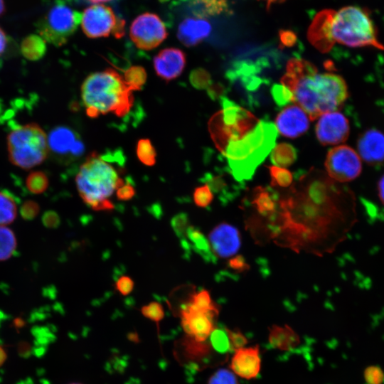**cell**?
Here are the masks:
<instances>
[{"label":"cell","mask_w":384,"mask_h":384,"mask_svg":"<svg viewBox=\"0 0 384 384\" xmlns=\"http://www.w3.org/2000/svg\"><path fill=\"white\" fill-rule=\"evenodd\" d=\"M275 196L274 213L250 232L257 242L321 256L333 252L357 221L352 191L321 171L311 169Z\"/></svg>","instance_id":"obj_1"},{"label":"cell","mask_w":384,"mask_h":384,"mask_svg":"<svg viewBox=\"0 0 384 384\" xmlns=\"http://www.w3.org/2000/svg\"><path fill=\"white\" fill-rule=\"evenodd\" d=\"M222 105L209 122L210 136L233 178L238 181L249 180L274 147L277 129L272 122L257 118L225 97L222 98Z\"/></svg>","instance_id":"obj_2"},{"label":"cell","mask_w":384,"mask_h":384,"mask_svg":"<svg viewBox=\"0 0 384 384\" xmlns=\"http://www.w3.org/2000/svg\"><path fill=\"white\" fill-rule=\"evenodd\" d=\"M281 85L291 94V102L314 120L339 110L348 96L343 78L331 73H318L316 66L304 59L292 58L286 66Z\"/></svg>","instance_id":"obj_3"},{"label":"cell","mask_w":384,"mask_h":384,"mask_svg":"<svg viewBox=\"0 0 384 384\" xmlns=\"http://www.w3.org/2000/svg\"><path fill=\"white\" fill-rule=\"evenodd\" d=\"M132 91L116 71L107 69L90 74L81 86V97L88 116L114 113L122 117L131 109Z\"/></svg>","instance_id":"obj_4"},{"label":"cell","mask_w":384,"mask_h":384,"mask_svg":"<svg viewBox=\"0 0 384 384\" xmlns=\"http://www.w3.org/2000/svg\"><path fill=\"white\" fill-rule=\"evenodd\" d=\"M75 183L81 198L95 210L112 209L114 205L109 198L124 184L113 166L97 155L81 165Z\"/></svg>","instance_id":"obj_5"},{"label":"cell","mask_w":384,"mask_h":384,"mask_svg":"<svg viewBox=\"0 0 384 384\" xmlns=\"http://www.w3.org/2000/svg\"><path fill=\"white\" fill-rule=\"evenodd\" d=\"M334 43L350 48L373 47L384 50L370 10L358 6H346L335 11L331 25Z\"/></svg>","instance_id":"obj_6"},{"label":"cell","mask_w":384,"mask_h":384,"mask_svg":"<svg viewBox=\"0 0 384 384\" xmlns=\"http://www.w3.org/2000/svg\"><path fill=\"white\" fill-rule=\"evenodd\" d=\"M6 144L9 161L23 169L42 164L50 151L46 132L36 123L13 129L7 136Z\"/></svg>","instance_id":"obj_7"},{"label":"cell","mask_w":384,"mask_h":384,"mask_svg":"<svg viewBox=\"0 0 384 384\" xmlns=\"http://www.w3.org/2000/svg\"><path fill=\"white\" fill-rule=\"evenodd\" d=\"M82 14L65 3L57 0L37 21L40 36L55 46L65 44L81 22Z\"/></svg>","instance_id":"obj_8"},{"label":"cell","mask_w":384,"mask_h":384,"mask_svg":"<svg viewBox=\"0 0 384 384\" xmlns=\"http://www.w3.org/2000/svg\"><path fill=\"white\" fill-rule=\"evenodd\" d=\"M80 23L84 33L91 38L107 37L112 33L116 37L124 34V21H118L113 10L103 4L87 8Z\"/></svg>","instance_id":"obj_9"},{"label":"cell","mask_w":384,"mask_h":384,"mask_svg":"<svg viewBox=\"0 0 384 384\" xmlns=\"http://www.w3.org/2000/svg\"><path fill=\"white\" fill-rule=\"evenodd\" d=\"M324 166L331 178L338 183H346L359 176L362 171V160L351 147L339 145L329 151Z\"/></svg>","instance_id":"obj_10"},{"label":"cell","mask_w":384,"mask_h":384,"mask_svg":"<svg viewBox=\"0 0 384 384\" xmlns=\"http://www.w3.org/2000/svg\"><path fill=\"white\" fill-rule=\"evenodd\" d=\"M129 35L137 48L151 50L166 38L168 33L164 23L158 15L146 12L132 21Z\"/></svg>","instance_id":"obj_11"},{"label":"cell","mask_w":384,"mask_h":384,"mask_svg":"<svg viewBox=\"0 0 384 384\" xmlns=\"http://www.w3.org/2000/svg\"><path fill=\"white\" fill-rule=\"evenodd\" d=\"M218 314L219 309H198L191 305L188 300L183 304L181 310V324L189 340L198 343L206 342L216 328L215 321Z\"/></svg>","instance_id":"obj_12"},{"label":"cell","mask_w":384,"mask_h":384,"mask_svg":"<svg viewBox=\"0 0 384 384\" xmlns=\"http://www.w3.org/2000/svg\"><path fill=\"white\" fill-rule=\"evenodd\" d=\"M350 132L347 118L338 111L321 114L316 125V135L324 146L336 145L344 142Z\"/></svg>","instance_id":"obj_13"},{"label":"cell","mask_w":384,"mask_h":384,"mask_svg":"<svg viewBox=\"0 0 384 384\" xmlns=\"http://www.w3.org/2000/svg\"><path fill=\"white\" fill-rule=\"evenodd\" d=\"M208 241L213 255L220 258L235 255L241 245L239 230L228 223L215 226L209 233Z\"/></svg>","instance_id":"obj_14"},{"label":"cell","mask_w":384,"mask_h":384,"mask_svg":"<svg viewBox=\"0 0 384 384\" xmlns=\"http://www.w3.org/2000/svg\"><path fill=\"white\" fill-rule=\"evenodd\" d=\"M261 364L260 346H245L233 351L230 369L237 377L249 380L258 376Z\"/></svg>","instance_id":"obj_15"},{"label":"cell","mask_w":384,"mask_h":384,"mask_svg":"<svg viewBox=\"0 0 384 384\" xmlns=\"http://www.w3.org/2000/svg\"><path fill=\"white\" fill-rule=\"evenodd\" d=\"M309 122L308 114L300 107L289 105L277 114L275 125L282 135L294 139L308 130Z\"/></svg>","instance_id":"obj_16"},{"label":"cell","mask_w":384,"mask_h":384,"mask_svg":"<svg viewBox=\"0 0 384 384\" xmlns=\"http://www.w3.org/2000/svg\"><path fill=\"white\" fill-rule=\"evenodd\" d=\"M335 11L333 9L321 11L308 29L309 42L321 53L329 52L334 45L331 36V25Z\"/></svg>","instance_id":"obj_17"},{"label":"cell","mask_w":384,"mask_h":384,"mask_svg":"<svg viewBox=\"0 0 384 384\" xmlns=\"http://www.w3.org/2000/svg\"><path fill=\"white\" fill-rule=\"evenodd\" d=\"M361 160L370 165L384 162V134L377 129H369L360 135L357 142Z\"/></svg>","instance_id":"obj_18"},{"label":"cell","mask_w":384,"mask_h":384,"mask_svg":"<svg viewBox=\"0 0 384 384\" xmlns=\"http://www.w3.org/2000/svg\"><path fill=\"white\" fill-rule=\"evenodd\" d=\"M185 65V54L178 48H165L154 58V66L156 74L166 81L179 76Z\"/></svg>","instance_id":"obj_19"},{"label":"cell","mask_w":384,"mask_h":384,"mask_svg":"<svg viewBox=\"0 0 384 384\" xmlns=\"http://www.w3.org/2000/svg\"><path fill=\"white\" fill-rule=\"evenodd\" d=\"M49 150L56 154L79 156L84 150L83 144L75 132L69 128L60 127L54 129L48 137Z\"/></svg>","instance_id":"obj_20"},{"label":"cell","mask_w":384,"mask_h":384,"mask_svg":"<svg viewBox=\"0 0 384 384\" xmlns=\"http://www.w3.org/2000/svg\"><path fill=\"white\" fill-rule=\"evenodd\" d=\"M211 31V25L204 18L188 17L181 22L177 36L184 46L191 47L201 43Z\"/></svg>","instance_id":"obj_21"},{"label":"cell","mask_w":384,"mask_h":384,"mask_svg":"<svg viewBox=\"0 0 384 384\" xmlns=\"http://www.w3.org/2000/svg\"><path fill=\"white\" fill-rule=\"evenodd\" d=\"M268 343L276 350L289 351L301 343L299 335L287 324H272L268 327Z\"/></svg>","instance_id":"obj_22"},{"label":"cell","mask_w":384,"mask_h":384,"mask_svg":"<svg viewBox=\"0 0 384 384\" xmlns=\"http://www.w3.org/2000/svg\"><path fill=\"white\" fill-rule=\"evenodd\" d=\"M188 8L194 17L204 19L229 11L227 0H189Z\"/></svg>","instance_id":"obj_23"},{"label":"cell","mask_w":384,"mask_h":384,"mask_svg":"<svg viewBox=\"0 0 384 384\" xmlns=\"http://www.w3.org/2000/svg\"><path fill=\"white\" fill-rule=\"evenodd\" d=\"M186 237L188 239L189 247H192L203 259L207 262L214 261L215 256L212 252L209 241L201 230L190 225L186 230Z\"/></svg>","instance_id":"obj_24"},{"label":"cell","mask_w":384,"mask_h":384,"mask_svg":"<svg viewBox=\"0 0 384 384\" xmlns=\"http://www.w3.org/2000/svg\"><path fill=\"white\" fill-rule=\"evenodd\" d=\"M20 50L26 59L38 60L46 54V41L39 35L30 34L23 39Z\"/></svg>","instance_id":"obj_25"},{"label":"cell","mask_w":384,"mask_h":384,"mask_svg":"<svg viewBox=\"0 0 384 384\" xmlns=\"http://www.w3.org/2000/svg\"><path fill=\"white\" fill-rule=\"evenodd\" d=\"M296 159L297 151L288 143H280L276 145L271 153V161L275 166L282 168L292 165Z\"/></svg>","instance_id":"obj_26"},{"label":"cell","mask_w":384,"mask_h":384,"mask_svg":"<svg viewBox=\"0 0 384 384\" xmlns=\"http://www.w3.org/2000/svg\"><path fill=\"white\" fill-rule=\"evenodd\" d=\"M18 213V206L14 197L8 192L0 191V225L13 223Z\"/></svg>","instance_id":"obj_27"},{"label":"cell","mask_w":384,"mask_h":384,"mask_svg":"<svg viewBox=\"0 0 384 384\" xmlns=\"http://www.w3.org/2000/svg\"><path fill=\"white\" fill-rule=\"evenodd\" d=\"M16 247L17 240L14 231L6 225H0V261L9 259Z\"/></svg>","instance_id":"obj_28"},{"label":"cell","mask_w":384,"mask_h":384,"mask_svg":"<svg viewBox=\"0 0 384 384\" xmlns=\"http://www.w3.org/2000/svg\"><path fill=\"white\" fill-rule=\"evenodd\" d=\"M271 178L270 186L273 188H287L293 182L292 174L287 169L277 166H267Z\"/></svg>","instance_id":"obj_29"},{"label":"cell","mask_w":384,"mask_h":384,"mask_svg":"<svg viewBox=\"0 0 384 384\" xmlns=\"http://www.w3.org/2000/svg\"><path fill=\"white\" fill-rule=\"evenodd\" d=\"M49 184L46 174L41 171L31 172L26 178V186L29 192L41 194L46 191Z\"/></svg>","instance_id":"obj_30"},{"label":"cell","mask_w":384,"mask_h":384,"mask_svg":"<svg viewBox=\"0 0 384 384\" xmlns=\"http://www.w3.org/2000/svg\"><path fill=\"white\" fill-rule=\"evenodd\" d=\"M124 79L133 90H139L146 82V74L142 67L132 66L125 71Z\"/></svg>","instance_id":"obj_31"},{"label":"cell","mask_w":384,"mask_h":384,"mask_svg":"<svg viewBox=\"0 0 384 384\" xmlns=\"http://www.w3.org/2000/svg\"><path fill=\"white\" fill-rule=\"evenodd\" d=\"M138 159L146 166H153L156 162V151L149 139H140L137 145Z\"/></svg>","instance_id":"obj_32"},{"label":"cell","mask_w":384,"mask_h":384,"mask_svg":"<svg viewBox=\"0 0 384 384\" xmlns=\"http://www.w3.org/2000/svg\"><path fill=\"white\" fill-rule=\"evenodd\" d=\"M188 302L194 307L201 310L218 309L216 304L212 300L210 293L206 289H202L198 292L191 294Z\"/></svg>","instance_id":"obj_33"},{"label":"cell","mask_w":384,"mask_h":384,"mask_svg":"<svg viewBox=\"0 0 384 384\" xmlns=\"http://www.w3.org/2000/svg\"><path fill=\"white\" fill-rule=\"evenodd\" d=\"M207 384H240L236 375L228 368H220L209 378Z\"/></svg>","instance_id":"obj_34"},{"label":"cell","mask_w":384,"mask_h":384,"mask_svg":"<svg viewBox=\"0 0 384 384\" xmlns=\"http://www.w3.org/2000/svg\"><path fill=\"white\" fill-rule=\"evenodd\" d=\"M209 338L211 347L215 351L224 353L230 350L229 341L225 330L215 328Z\"/></svg>","instance_id":"obj_35"},{"label":"cell","mask_w":384,"mask_h":384,"mask_svg":"<svg viewBox=\"0 0 384 384\" xmlns=\"http://www.w3.org/2000/svg\"><path fill=\"white\" fill-rule=\"evenodd\" d=\"M224 330L228 338L230 351H234L246 346L248 343L247 337L239 329H229L225 327Z\"/></svg>","instance_id":"obj_36"},{"label":"cell","mask_w":384,"mask_h":384,"mask_svg":"<svg viewBox=\"0 0 384 384\" xmlns=\"http://www.w3.org/2000/svg\"><path fill=\"white\" fill-rule=\"evenodd\" d=\"M213 200V193L207 184L198 186L193 192L195 204L200 208H206Z\"/></svg>","instance_id":"obj_37"},{"label":"cell","mask_w":384,"mask_h":384,"mask_svg":"<svg viewBox=\"0 0 384 384\" xmlns=\"http://www.w3.org/2000/svg\"><path fill=\"white\" fill-rule=\"evenodd\" d=\"M171 225L178 238L185 239L186 230L190 226L188 215L185 213H177L171 218Z\"/></svg>","instance_id":"obj_38"},{"label":"cell","mask_w":384,"mask_h":384,"mask_svg":"<svg viewBox=\"0 0 384 384\" xmlns=\"http://www.w3.org/2000/svg\"><path fill=\"white\" fill-rule=\"evenodd\" d=\"M142 314L146 318L158 324L164 317V311L161 304L152 302L141 309Z\"/></svg>","instance_id":"obj_39"},{"label":"cell","mask_w":384,"mask_h":384,"mask_svg":"<svg viewBox=\"0 0 384 384\" xmlns=\"http://www.w3.org/2000/svg\"><path fill=\"white\" fill-rule=\"evenodd\" d=\"M191 84L197 89H204L210 85L211 78L210 74L202 68L193 70L190 75Z\"/></svg>","instance_id":"obj_40"},{"label":"cell","mask_w":384,"mask_h":384,"mask_svg":"<svg viewBox=\"0 0 384 384\" xmlns=\"http://www.w3.org/2000/svg\"><path fill=\"white\" fill-rule=\"evenodd\" d=\"M364 378L367 384H382L384 380V373L377 366H370L364 370Z\"/></svg>","instance_id":"obj_41"},{"label":"cell","mask_w":384,"mask_h":384,"mask_svg":"<svg viewBox=\"0 0 384 384\" xmlns=\"http://www.w3.org/2000/svg\"><path fill=\"white\" fill-rule=\"evenodd\" d=\"M206 184L210 188L211 191L218 193L222 196L224 193L225 188L227 187V183L221 176H212L207 174L204 179Z\"/></svg>","instance_id":"obj_42"},{"label":"cell","mask_w":384,"mask_h":384,"mask_svg":"<svg viewBox=\"0 0 384 384\" xmlns=\"http://www.w3.org/2000/svg\"><path fill=\"white\" fill-rule=\"evenodd\" d=\"M40 212V206L34 201L28 200L25 201L21 208L20 213L24 220H31L37 217Z\"/></svg>","instance_id":"obj_43"},{"label":"cell","mask_w":384,"mask_h":384,"mask_svg":"<svg viewBox=\"0 0 384 384\" xmlns=\"http://www.w3.org/2000/svg\"><path fill=\"white\" fill-rule=\"evenodd\" d=\"M272 94L275 102L282 106L291 102V94L282 85H274L272 89Z\"/></svg>","instance_id":"obj_44"},{"label":"cell","mask_w":384,"mask_h":384,"mask_svg":"<svg viewBox=\"0 0 384 384\" xmlns=\"http://www.w3.org/2000/svg\"><path fill=\"white\" fill-rule=\"evenodd\" d=\"M134 282L128 276L120 277L115 283L117 290L122 295H127L133 290Z\"/></svg>","instance_id":"obj_45"},{"label":"cell","mask_w":384,"mask_h":384,"mask_svg":"<svg viewBox=\"0 0 384 384\" xmlns=\"http://www.w3.org/2000/svg\"><path fill=\"white\" fill-rule=\"evenodd\" d=\"M228 266L233 270L242 272L250 269L249 265L246 262L245 257L238 255L230 258L228 262Z\"/></svg>","instance_id":"obj_46"},{"label":"cell","mask_w":384,"mask_h":384,"mask_svg":"<svg viewBox=\"0 0 384 384\" xmlns=\"http://www.w3.org/2000/svg\"><path fill=\"white\" fill-rule=\"evenodd\" d=\"M42 223L48 228H56L60 223V218L56 212L48 210L42 216Z\"/></svg>","instance_id":"obj_47"},{"label":"cell","mask_w":384,"mask_h":384,"mask_svg":"<svg viewBox=\"0 0 384 384\" xmlns=\"http://www.w3.org/2000/svg\"><path fill=\"white\" fill-rule=\"evenodd\" d=\"M135 195L133 186L129 184H123L117 189V197L120 201H128Z\"/></svg>","instance_id":"obj_48"},{"label":"cell","mask_w":384,"mask_h":384,"mask_svg":"<svg viewBox=\"0 0 384 384\" xmlns=\"http://www.w3.org/2000/svg\"><path fill=\"white\" fill-rule=\"evenodd\" d=\"M279 38L282 45L287 47L294 45L297 41L296 35L289 31H281L279 32Z\"/></svg>","instance_id":"obj_49"},{"label":"cell","mask_w":384,"mask_h":384,"mask_svg":"<svg viewBox=\"0 0 384 384\" xmlns=\"http://www.w3.org/2000/svg\"><path fill=\"white\" fill-rule=\"evenodd\" d=\"M223 87L220 84H215L208 87V92L213 99L219 97L223 92Z\"/></svg>","instance_id":"obj_50"},{"label":"cell","mask_w":384,"mask_h":384,"mask_svg":"<svg viewBox=\"0 0 384 384\" xmlns=\"http://www.w3.org/2000/svg\"><path fill=\"white\" fill-rule=\"evenodd\" d=\"M9 43V37L0 27V56L6 52Z\"/></svg>","instance_id":"obj_51"},{"label":"cell","mask_w":384,"mask_h":384,"mask_svg":"<svg viewBox=\"0 0 384 384\" xmlns=\"http://www.w3.org/2000/svg\"><path fill=\"white\" fill-rule=\"evenodd\" d=\"M378 193L380 201L384 205V175H383L378 181Z\"/></svg>","instance_id":"obj_52"},{"label":"cell","mask_w":384,"mask_h":384,"mask_svg":"<svg viewBox=\"0 0 384 384\" xmlns=\"http://www.w3.org/2000/svg\"><path fill=\"white\" fill-rule=\"evenodd\" d=\"M6 357H7V355H6L5 349L3 348L1 345H0V367L6 361Z\"/></svg>","instance_id":"obj_53"},{"label":"cell","mask_w":384,"mask_h":384,"mask_svg":"<svg viewBox=\"0 0 384 384\" xmlns=\"http://www.w3.org/2000/svg\"><path fill=\"white\" fill-rule=\"evenodd\" d=\"M262 1H265L267 3V6L270 7L271 4H277V3H282L285 0H262Z\"/></svg>","instance_id":"obj_54"},{"label":"cell","mask_w":384,"mask_h":384,"mask_svg":"<svg viewBox=\"0 0 384 384\" xmlns=\"http://www.w3.org/2000/svg\"><path fill=\"white\" fill-rule=\"evenodd\" d=\"M4 10L5 6L4 0H0V15H1L4 12Z\"/></svg>","instance_id":"obj_55"},{"label":"cell","mask_w":384,"mask_h":384,"mask_svg":"<svg viewBox=\"0 0 384 384\" xmlns=\"http://www.w3.org/2000/svg\"><path fill=\"white\" fill-rule=\"evenodd\" d=\"M92 3H105L112 0H89Z\"/></svg>","instance_id":"obj_56"},{"label":"cell","mask_w":384,"mask_h":384,"mask_svg":"<svg viewBox=\"0 0 384 384\" xmlns=\"http://www.w3.org/2000/svg\"><path fill=\"white\" fill-rule=\"evenodd\" d=\"M70 384H81V383H70Z\"/></svg>","instance_id":"obj_57"}]
</instances>
